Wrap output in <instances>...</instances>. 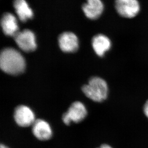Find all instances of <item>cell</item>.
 Here are the masks:
<instances>
[{"mask_svg": "<svg viewBox=\"0 0 148 148\" xmlns=\"http://www.w3.org/2000/svg\"><path fill=\"white\" fill-rule=\"evenodd\" d=\"M0 66L1 70L8 74L18 75L25 69V60L17 50L13 48H6L1 53Z\"/></svg>", "mask_w": 148, "mask_h": 148, "instance_id": "1", "label": "cell"}, {"mask_svg": "<svg viewBox=\"0 0 148 148\" xmlns=\"http://www.w3.org/2000/svg\"><path fill=\"white\" fill-rule=\"evenodd\" d=\"M82 91L87 97L97 103L106 100L108 95V87L106 82L98 77L91 78L88 84L84 85Z\"/></svg>", "mask_w": 148, "mask_h": 148, "instance_id": "2", "label": "cell"}, {"mask_svg": "<svg viewBox=\"0 0 148 148\" xmlns=\"http://www.w3.org/2000/svg\"><path fill=\"white\" fill-rule=\"evenodd\" d=\"M87 111L85 106L82 102L76 101L71 104L67 112L63 114L62 120L67 126L71 123H79L85 119Z\"/></svg>", "mask_w": 148, "mask_h": 148, "instance_id": "3", "label": "cell"}, {"mask_svg": "<svg viewBox=\"0 0 148 148\" xmlns=\"http://www.w3.org/2000/svg\"><path fill=\"white\" fill-rule=\"evenodd\" d=\"M115 5L116 11L124 18H133L140 11V4L137 0H117Z\"/></svg>", "mask_w": 148, "mask_h": 148, "instance_id": "4", "label": "cell"}, {"mask_svg": "<svg viewBox=\"0 0 148 148\" xmlns=\"http://www.w3.org/2000/svg\"><path fill=\"white\" fill-rule=\"evenodd\" d=\"M14 119L16 124L22 127L32 126L36 120L33 111L25 105H20L15 108Z\"/></svg>", "mask_w": 148, "mask_h": 148, "instance_id": "5", "label": "cell"}, {"mask_svg": "<svg viewBox=\"0 0 148 148\" xmlns=\"http://www.w3.org/2000/svg\"><path fill=\"white\" fill-rule=\"evenodd\" d=\"M14 38L17 45L24 51H33L36 49L35 35L30 30L25 29L18 32Z\"/></svg>", "mask_w": 148, "mask_h": 148, "instance_id": "6", "label": "cell"}, {"mask_svg": "<svg viewBox=\"0 0 148 148\" xmlns=\"http://www.w3.org/2000/svg\"><path fill=\"white\" fill-rule=\"evenodd\" d=\"M32 132L35 138L41 141L50 140L53 136V130L49 123L43 119H36L32 126Z\"/></svg>", "mask_w": 148, "mask_h": 148, "instance_id": "7", "label": "cell"}, {"mask_svg": "<svg viewBox=\"0 0 148 148\" xmlns=\"http://www.w3.org/2000/svg\"><path fill=\"white\" fill-rule=\"evenodd\" d=\"M60 49L65 52H73L78 48V40L74 34L66 32L60 34L59 37Z\"/></svg>", "mask_w": 148, "mask_h": 148, "instance_id": "8", "label": "cell"}, {"mask_svg": "<svg viewBox=\"0 0 148 148\" xmlns=\"http://www.w3.org/2000/svg\"><path fill=\"white\" fill-rule=\"evenodd\" d=\"M92 46L96 54L99 57H103L110 49L112 42L106 35L98 34L92 38Z\"/></svg>", "mask_w": 148, "mask_h": 148, "instance_id": "9", "label": "cell"}, {"mask_svg": "<svg viewBox=\"0 0 148 148\" xmlns=\"http://www.w3.org/2000/svg\"><path fill=\"white\" fill-rule=\"evenodd\" d=\"M82 10L85 16L91 19H97L103 11V4L100 0H89L83 4Z\"/></svg>", "mask_w": 148, "mask_h": 148, "instance_id": "10", "label": "cell"}, {"mask_svg": "<svg viewBox=\"0 0 148 148\" xmlns=\"http://www.w3.org/2000/svg\"><path fill=\"white\" fill-rule=\"evenodd\" d=\"M1 23L3 32L6 35L14 36L19 32L16 17L11 13H5Z\"/></svg>", "mask_w": 148, "mask_h": 148, "instance_id": "11", "label": "cell"}, {"mask_svg": "<svg viewBox=\"0 0 148 148\" xmlns=\"http://www.w3.org/2000/svg\"><path fill=\"white\" fill-rule=\"evenodd\" d=\"M14 6L17 16L22 22H25L28 19H31L33 13L29 7L27 3L24 0H16L14 1Z\"/></svg>", "mask_w": 148, "mask_h": 148, "instance_id": "12", "label": "cell"}, {"mask_svg": "<svg viewBox=\"0 0 148 148\" xmlns=\"http://www.w3.org/2000/svg\"><path fill=\"white\" fill-rule=\"evenodd\" d=\"M143 112L145 117L148 120V98L143 104Z\"/></svg>", "mask_w": 148, "mask_h": 148, "instance_id": "13", "label": "cell"}, {"mask_svg": "<svg viewBox=\"0 0 148 148\" xmlns=\"http://www.w3.org/2000/svg\"><path fill=\"white\" fill-rule=\"evenodd\" d=\"M96 148H114V147L109 144L105 143L100 144Z\"/></svg>", "mask_w": 148, "mask_h": 148, "instance_id": "14", "label": "cell"}, {"mask_svg": "<svg viewBox=\"0 0 148 148\" xmlns=\"http://www.w3.org/2000/svg\"><path fill=\"white\" fill-rule=\"evenodd\" d=\"M0 148H10L9 147H8L7 146L4 145V144H1L0 146Z\"/></svg>", "mask_w": 148, "mask_h": 148, "instance_id": "15", "label": "cell"}]
</instances>
